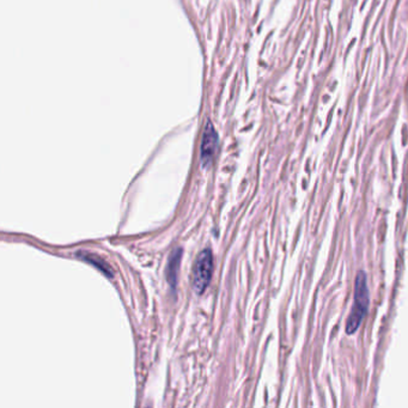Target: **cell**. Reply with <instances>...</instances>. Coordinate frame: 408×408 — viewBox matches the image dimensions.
I'll use <instances>...</instances> for the list:
<instances>
[{"label": "cell", "mask_w": 408, "mask_h": 408, "mask_svg": "<svg viewBox=\"0 0 408 408\" xmlns=\"http://www.w3.org/2000/svg\"><path fill=\"white\" fill-rule=\"evenodd\" d=\"M217 148H218V134L213 125L207 123L202 134V148H200V159L204 167H209L212 163Z\"/></svg>", "instance_id": "3957f363"}, {"label": "cell", "mask_w": 408, "mask_h": 408, "mask_svg": "<svg viewBox=\"0 0 408 408\" xmlns=\"http://www.w3.org/2000/svg\"><path fill=\"white\" fill-rule=\"evenodd\" d=\"M213 273V255L210 249L202 250L197 255L192 272V287L197 294H204L210 284Z\"/></svg>", "instance_id": "7a4b0ae2"}, {"label": "cell", "mask_w": 408, "mask_h": 408, "mask_svg": "<svg viewBox=\"0 0 408 408\" xmlns=\"http://www.w3.org/2000/svg\"><path fill=\"white\" fill-rule=\"evenodd\" d=\"M366 276L364 272H360L355 276V299L352 305L351 312L348 316L346 323V333L353 334L358 329L362 321L364 319L368 312L369 289L366 285Z\"/></svg>", "instance_id": "6da1fadb"}, {"label": "cell", "mask_w": 408, "mask_h": 408, "mask_svg": "<svg viewBox=\"0 0 408 408\" xmlns=\"http://www.w3.org/2000/svg\"><path fill=\"white\" fill-rule=\"evenodd\" d=\"M181 256H182V249L176 248L174 251H171L170 258L167 265V279L172 289H175L176 283H177V273L180 268Z\"/></svg>", "instance_id": "277c9868"}, {"label": "cell", "mask_w": 408, "mask_h": 408, "mask_svg": "<svg viewBox=\"0 0 408 408\" xmlns=\"http://www.w3.org/2000/svg\"><path fill=\"white\" fill-rule=\"evenodd\" d=\"M77 256L80 258V259L85 260V261L92 263L95 267L98 268L100 271L105 273V276H108L109 278L113 276V271H112V268H110L109 266H108V263H105V260H102L100 256L94 254H87V253L83 255H82V253H78Z\"/></svg>", "instance_id": "5b68a950"}]
</instances>
